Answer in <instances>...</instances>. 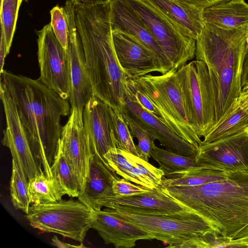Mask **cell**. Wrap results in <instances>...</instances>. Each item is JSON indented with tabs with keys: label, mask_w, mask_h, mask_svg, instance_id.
Segmentation results:
<instances>
[{
	"label": "cell",
	"mask_w": 248,
	"mask_h": 248,
	"mask_svg": "<svg viewBox=\"0 0 248 248\" xmlns=\"http://www.w3.org/2000/svg\"><path fill=\"white\" fill-rule=\"evenodd\" d=\"M0 83V96L6 120L2 143L9 149L13 159L29 181L43 171L38 166L23 131L15 102L5 84L1 81Z\"/></svg>",
	"instance_id": "12"
},
{
	"label": "cell",
	"mask_w": 248,
	"mask_h": 248,
	"mask_svg": "<svg viewBox=\"0 0 248 248\" xmlns=\"http://www.w3.org/2000/svg\"><path fill=\"white\" fill-rule=\"evenodd\" d=\"M176 71L129 79L151 101L166 125L199 150L202 140L190 125Z\"/></svg>",
	"instance_id": "5"
},
{
	"label": "cell",
	"mask_w": 248,
	"mask_h": 248,
	"mask_svg": "<svg viewBox=\"0 0 248 248\" xmlns=\"http://www.w3.org/2000/svg\"><path fill=\"white\" fill-rule=\"evenodd\" d=\"M23 0H18V4H17V11L19 12V8H20V5L21 4V2L22 1H23Z\"/></svg>",
	"instance_id": "42"
},
{
	"label": "cell",
	"mask_w": 248,
	"mask_h": 248,
	"mask_svg": "<svg viewBox=\"0 0 248 248\" xmlns=\"http://www.w3.org/2000/svg\"><path fill=\"white\" fill-rule=\"evenodd\" d=\"M109 2L112 30L129 34L151 51L161 69L162 75L174 69L149 30L125 0H110Z\"/></svg>",
	"instance_id": "17"
},
{
	"label": "cell",
	"mask_w": 248,
	"mask_h": 248,
	"mask_svg": "<svg viewBox=\"0 0 248 248\" xmlns=\"http://www.w3.org/2000/svg\"><path fill=\"white\" fill-rule=\"evenodd\" d=\"M122 115L126 121L133 137L138 141L136 149L139 156L148 161L151 156V151L155 145L156 139L154 134L147 128L138 122L124 109L122 111Z\"/></svg>",
	"instance_id": "31"
},
{
	"label": "cell",
	"mask_w": 248,
	"mask_h": 248,
	"mask_svg": "<svg viewBox=\"0 0 248 248\" xmlns=\"http://www.w3.org/2000/svg\"><path fill=\"white\" fill-rule=\"evenodd\" d=\"M159 187L207 220L230 248H248V171L197 186Z\"/></svg>",
	"instance_id": "2"
},
{
	"label": "cell",
	"mask_w": 248,
	"mask_h": 248,
	"mask_svg": "<svg viewBox=\"0 0 248 248\" xmlns=\"http://www.w3.org/2000/svg\"><path fill=\"white\" fill-rule=\"evenodd\" d=\"M109 0H72L75 4L81 5H93L105 3Z\"/></svg>",
	"instance_id": "41"
},
{
	"label": "cell",
	"mask_w": 248,
	"mask_h": 248,
	"mask_svg": "<svg viewBox=\"0 0 248 248\" xmlns=\"http://www.w3.org/2000/svg\"><path fill=\"white\" fill-rule=\"evenodd\" d=\"M50 24L53 31L62 47L67 50L69 40V30L64 9L58 5L50 11Z\"/></svg>",
	"instance_id": "34"
},
{
	"label": "cell",
	"mask_w": 248,
	"mask_h": 248,
	"mask_svg": "<svg viewBox=\"0 0 248 248\" xmlns=\"http://www.w3.org/2000/svg\"><path fill=\"white\" fill-rule=\"evenodd\" d=\"M149 189L144 186L133 184L125 178L116 177L113 182L112 190L114 195L132 196L149 191Z\"/></svg>",
	"instance_id": "35"
},
{
	"label": "cell",
	"mask_w": 248,
	"mask_h": 248,
	"mask_svg": "<svg viewBox=\"0 0 248 248\" xmlns=\"http://www.w3.org/2000/svg\"><path fill=\"white\" fill-rule=\"evenodd\" d=\"M102 207L136 214L166 215L189 210L164 192L159 186L149 191L132 195H113L106 199Z\"/></svg>",
	"instance_id": "15"
},
{
	"label": "cell",
	"mask_w": 248,
	"mask_h": 248,
	"mask_svg": "<svg viewBox=\"0 0 248 248\" xmlns=\"http://www.w3.org/2000/svg\"><path fill=\"white\" fill-rule=\"evenodd\" d=\"M75 20L93 95L122 112L127 91V78L114 48L109 2L75 4Z\"/></svg>",
	"instance_id": "3"
},
{
	"label": "cell",
	"mask_w": 248,
	"mask_h": 248,
	"mask_svg": "<svg viewBox=\"0 0 248 248\" xmlns=\"http://www.w3.org/2000/svg\"><path fill=\"white\" fill-rule=\"evenodd\" d=\"M232 171L203 167L185 172L163 177L160 187L193 186L223 180L228 178Z\"/></svg>",
	"instance_id": "25"
},
{
	"label": "cell",
	"mask_w": 248,
	"mask_h": 248,
	"mask_svg": "<svg viewBox=\"0 0 248 248\" xmlns=\"http://www.w3.org/2000/svg\"><path fill=\"white\" fill-rule=\"evenodd\" d=\"M188 119L195 133L205 137L217 122L215 95L206 64L192 61L176 71Z\"/></svg>",
	"instance_id": "6"
},
{
	"label": "cell",
	"mask_w": 248,
	"mask_h": 248,
	"mask_svg": "<svg viewBox=\"0 0 248 248\" xmlns=\"http://www.w3.org/2000/svg\"><path fill=\"white\" fill-rule=\"evenodd\" d=\"M110 107L101 99L93 95L83 112V124L88 134L93 154L107 165L104 155L110 149L116 148Z\"/></svg>",
	"instance_id": "18"
},
{
	"label": "cell",
	"mask_w": 248,
	"mask_h": 248,
	"mask_svg": "<svg viewBox=\"0 0 248 248\" xmlns=\"http://www.w3.org/2000/svg\"><path fill=\"white\" fill-rule=\"evenodd\" d=\"M25 217L33 228L82 243L91 228L93 211L78 201L32 204Z\"/></svg>",
	"instance_id": "7"
},
{
	"label": "cell",
	"mask_w": 248,
	"mask_h": 248,
	"mask_svg": "<svg viewBox=\"0 0 248 248\" xmlns=\"http://www.w3.org/2000/svg\"><path fill=\"white\" fill-rule=\"evenodd\" d=\"M51 244L53 246L62 248H85V246L83 245L82 243L79 245H74L71 244L66 243L59 240L56 235L54 236L52 238Z\"/></svg>",
	"instance_id": "40"
},
{
	"label": "cell",
	"mask_w": 248,
	"mask_h": 248,
	"mask_svg": "<svg viewBox=\"0 0 248 248\" xmlns=\"http://www.w3.org/2000/svg\"><path fill=\"white\" fill-rule=\"evenodd\" d=\"M176 70L195 57L196 40L144 0H124Z\"/></svg>",
	"instance_id": "8"
},
{
	"label": "cell",
	"mask_w": 248,
	"mask_h": 248,
	"mask_svg": "<svg viewBox=\"0 0 248 248\" xmlns=\"http://www.w3.org/2000/svg\"><path fill=\"white\" fill-rule=\"evenodd\" d=\"M58 150L62 152L74 171L81 192L93 154L88 134L83 122L79 120L76 108L71 110L68 120L62 128Z\"/></svg>",
	"instance_id": "14"
},
{
	"label": "cell",
	"mask_w": 248,
	"mask_h": 248,
	"mask_svg": "<svg viewBox=\"0 0 248 248\" xmlns=\"http://www.w3.org/2000/svg\"><path fill=\"white\" fill-rule=\"evenodd\" d=\"M0 81L6 86L16 106L23 131L38 166L48 178L58 154L62 117L70 113L67 100L41 80L3 70Z\"/></svg>",
	"instance_id": "1"
},
{
	"label": "cell",
	"mask_w": 248,
	"mask_h": 248,
	"mask_svg": "<svg viewBox=\"0 0 248 248\" xmlns=\"http://www.w3.org/2000/svg\"><path fill=\"white\" fill-rule=\"evenodd\" d=\"M7 55L5 39L3 35L1 34L0 43V73L4 70L3 66L5 58Z\"/></svg>",
	"instance_id": "39"
},
{
	"label": "cell",
	"mask_w": 248,
	"mask_h": 248,
	"mask_svg": "<svg viewBox=\"0 0 248 248\" xmlns=\"http://www.w3.org/2000/svg\"><path fill=\"white\" fill-rule=\"evenodd\" d=\"M248 130V112L239 106L236 99L203 138L202 144L226 138Z\"/></svg>",
	"instance_id": "24"
},
{
	"label": "cell",
	"mask_w": 248,
	"mask_h": 248,
	"mask_svg": "<svg viewBox=\"0 0 248 248\" xmlns=\"http://www.w3.org/2000/svg\"><path fill=\"white\" fill-rule=\"evenodd\" d=\"M28 192L32 204L57 202L66 194L58 182L53 177H47L44 172L28 181Z\"/></svg>",
	"instance_id": "27"
},
{
	"label": "cell",
	"mask_w": 248,
	"mask_h": 248,
	"mask_svg": "<svg viewBox=\"0 0 248 248\" xmlns=\"http://www.w3.org/2000/svg\"><path fill=\"white\" fill-rule=\"evenodd\" d=\"M163 171L140 156L135 155L131 169L125 179L135 184L149 189H155L160 185Z\"/></svg>",
	"instance_id": "28"
},
{
	"label": "cell",
	"mask_w": 248,
	"mask_h": 248,
	"mask_svg": "<svg viewBox=\"0 0 248 248\" xmlns=\"http://www.w3.org/2000/svg\"><path fill=\"white\" fill-rule=\"evenodd\" d=\"M248 84V46L247 47L244 59L241 76L242 88Z\"/></svg>",
	"instance_id": "37"
},
{
	"label": "cell",
	"mask_w": 248,
	"mask_h": 248,
	"mask_svg": "<svg viewBox=\"0 0 248 248\" xmlns=\"http://www.w3.org/2000/svg\"><path fill=\"white\" fill-rule=\"evenodd\" d=\"M196 161L224 171H248V131L202 144Z\"/></svg>",
	"instance_id": "13"
},
{
	"label": "cell",
	"mask_w": 248,
	"mask_h": 248,
	"mask_svg": "<svg viewBox=\"0 0 248 248\" xmlns=\"http://www.w3.org/2000/svg\"><path fill=\"white\" fill-rule=\"evenodd\" d=\"M205 24L224 30L248 25V3L245 0H228L204 8Z\"/></svg>",
	"instance_id": "23"
},
{
	"label": "cell",
	"mask_w": 248,
	"mask_h": 248,
	"mask_svg": "<svg viewBox=\"0 0 248 248\" xmlns=\"http://www.w3.org/2000/svg\"><path fill=\"white\" fill-rule=\"evenodd\" d=\"M248 25L233 30L205 24L196 40L195 58L207 65L215 95L217 122L239 96Z\"/></svg>",
	"instance_id": "4"
},
{
	"label": "cell",
	"mask_w": 248,
	"mask_h": 248,
	"mask_svg": "<svg viewBox=\"0 0 248 248\" xmlns=\"http://www.w3.org/2000/svg\"><path fill=\"white\" fill-rule=\"evenodd\" d=\"M108 209L115 216L146 231L153 239L169 244L168 248H173L206 233L216 232L207 220L191 210L170 214L151 215Z\"/></svg>",
	"instance_id": "9"
},
{
	"label": "cell",
	"mask_w": 248,
	"mask_h": 248,
	"mask_svg": "<svg viewBox=\"0 0 248 248\" xmlns=\"http://www.w3.org/2000/svg\"><path fill=\"white\" fill-rule=\"evenodd\" d=\"M18 0H1V34L4 37L6 51L8 54L16 30L18 11Z\"/></svg>",
	"instance_id": "33"
},
{
	"label": "cell",
	"mask_w": 248,
	"mask_h": 248,
	"mask_svg": "<svg viewBox=\"0 0 248 248\" xmlns=\"http://www.w3.org/2000/svg\"><path fill=\"white\" fill-rule=\"evenodd\" d=\"M74 7L72 0H67L64 7L69 30L67 52L70 62L71 87L69 100L71 110L76 108L79 120L83 122V110L93 93L86 68L81 40L76 25Z\"/></svg>",
	"instance_id": "11"
},
{
	"label": "cell",
	"mask_w": 248,
	"mask_h": 248,
	"mask_svg": "<svg viewBox=\"0 0 248 248\" xmlns=\"http://www.w3.org/2000/svg\"><path fill=\"white\" fill-rule=\"evenodd\" d=\"M10 192L14 207L28 214L31 204L28 192V180L25 173L13 159Z\"/></svg>",
	"instance_id": "30"
},
{
	"label": "cell",
	"mask_w": 248,
	"mask_h": 248,
	"mask_svg": "<svg viewBox=\"0 0 248 248\" xmlns=\"http://www.w3.org/2000/svg\"><path fill=\"white\" fill-rule=\"evenodd\" d=\"M110 115L114 140L116 148L139 156L128 125L122 112L110 107Z\"/></svg>",
	"instance_id": "32"
},
{
	"label": "cell",
	"mask_w": 248,
	"mask_h": 248,
	"mask_svg": "<svg viewBox=\"0 0 248 248\" xmlns=\"http://www.w3.org/2000/svg\"><path fill=\"white\" fill-rule=\"evenodd\" d=\"M38 60L41 80L67 100L71 94L70 62L67 50L57 39L50 23L38 31Z\"/></svg>",
	"instance_id": "10"
},
{
	"label": "cell",
	"mask_w": 248,
	"mask_h": 248,
	"mask_svg": "<svg viewBox=\"0 0 248 248\" xmlns=\"http://www.w3.org/2000/svg\"><path fill=\"white\" fill-rule=\"evenodd\" d=\"M202 8H205L228 0H186Z\"/></svg>",
	"instance_id": "38"
},
{
	"label": "cell",
	"mask_w": 248,
	"mask_h": 248,
	"mask_svg": "<svg viewBox=\"0 0 248 248\" xmlns=\"http://www.w3.org/2000/svg\"><path fill=\"white\" fill-rule=\"evenodd\" d=\"M123 109L149 129L166 149L183 155H197L198 150L194 145L174 133L161 119L143 108L127 93L124 96Z\"/></svg>",
	"instance_id": "20"
},
{
	"label": "cell",
	"mask_w": 248,
	"mask_h": 248,
	"mask_svg": "<svg viewBox=\"0 0 248 248\" xmlns=\"http://www.w3.org/2000/svg\"><path fill=\"white\" fill-rule=\"evenodd\" d=\"M237 101L239 106L248 112V84L242 88Z\"/></svg>",
	"instance_id": "36"
},
{
	"label": "cell",
	"mask_w": 248,
	"mask_h": 248,
	"mask_svg": "<svg viewBox=\"0 0 248 248\" xmlns=\"http://www.w3.org/2000/svg\"><path fill=\"white\" fill-rule=\"evenodd\" d=\"M151 156L158 163L163 171V177L185 172L191 170L208 167L196 161V155H183L155 145L151 151Z\"/></svg>",
	"instance_id": "26"
},
{
	"label": "cell",
	"mask_w": 248,
	"mask_h": 248,
	"mask_svg": "<svg viewBox=\"0 0 248 248\" xmlns=\"http://www.w3.org/2000/svg\"><path fill=\"white\" fill-rule=\"evenodd\" d=\"M112 41L119 65L128 78L135 79L161 69L152 52L132 36L112 30Z\"/></svg>",
	"instance_id": "16"
},
{
	"label": "cell",
	"mask_w": 248,
	"mask_h": 248,
	"mask_svg": "<svg viewBox=\"0 0 248 248\" xmlns=\"http://www.w3.org/2000/svg\"><path fill=\"white\" fill-rule=\"evenodd\" d=\"M117 174L99 157L93 155L83 190L78 200L93 211L101 209L103 202L114 195L112 190Z\"/></svg>",
	"instance_id": "21"
},
{
	"label": "cell",
	"mask_w": 248,
	"mask_h": 248,
	"mask_svg": "<svg viewBox=\"0 0 248 248\" xmlns=\"http://www.w3.org/2000/svg\"></svg>",
	"instance_id": "44"
},
{
	"label": "cell",
	"mask_w": 248,
	"mask_h": 248,
	"mask_svg": "<svg viewBox=\"0 0 248 248\" xmlns=\"http://www.w3.org/2000/svg\"><path fill=\"white\" fill-rule=\"evenodd\" d=\"M53 177L58 182L65 194L72 197H78L80 186L74 171L62 152L58 154L51 166Z\"/></svg>",
	"instance_id": "29"
},
{
	"label": "cell",
	"mask_w": 248,
	"mask_h": 248,
	"mask_svg": "<svg viewBox=\"0 0 248 248\" xmlns=\"http://www.w3.org/2000/svg\"><path fill=\"white\" fill-rule=\"evenodd\" d=\"M248 46V31L247 35V47Z\"/></svg>",
	"instance_id": "43"
},
{
	"label": "cell",
	"mask_w": 248,
	"mask_h": 248,
	"mask_svg": "<svg viewBox=\"0 0 248 248\" xmlns=\"http://www.w3.org/2000/svg\"><path fill=\"white\" fill-rule=\"evenodd\" d=\"M182 28L197 40L205 23L203 8L186 0H144Z\"/></svg>",
	"instance_id": "22"
},
{
	"label": "cell",
	"mask_w": 248,
	"mask_h": 248,
	"mask_svg": "<svg viewBox=\"0 0 248 248\" xmlns=\"http://www.w3.org/2000/svg\"><path fill=\"white\" fill-rule=\"evenodd\" d=\"M91 228L97 232L105 244L117 248H131L138 240L153 239L146 231L115 216L108 208L93 211Z\"/></svg>",
	"instance_id": "19"
}]
</instances>
